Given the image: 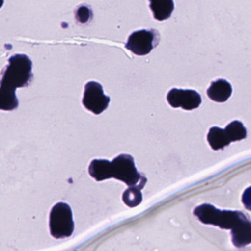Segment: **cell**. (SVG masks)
<instances>
[{
	"instance_id": "1",
	"label": "cell",
	"mask_w": 251,
	"mask_h": 251,
	"mask_svg": "<svg viewBox=\"0 0 251 251\" xmlns=\"http://www.w3.org/2000/svg\"><path fill=\"white\" fill-rule=\"evenodd\" d=\"M32 61L25 54L10 57L3 72L0 92L16 94V88L27 86L32 78Z\"/></svg>"
},
{
	"instance_id": "6",
	"label": "cell",
	"mask_w": 251,
	"mask_h": 251,
	"mask_svg": "<svg viewBox=\"0 0 251 251\" xmlns=\"http://www.w3.org/2000/svg\"><path fill=\"white\" fill-rule=\"evenodd\" d=\"M167 101L174 108L181 107L186 110L197 108L202 102L201 97L193 90L174 88L167 94Z\"/></svg>"
},
{
	"instance_id": "8",
	"label": "cell",
	"mask_w": 251,
	"mask_h": 251,
	"mask_svg": "<svg viewBox=\"0 0 251 251\" xmlns=\"http://www.w3.org/2000/svg\"><path fill=\"white\" fill-rule=\"evenodd\" d=\"M90 175L97 181H104L113 178L112 162L106 159H94L88 168Z\"/></svg>"
},
{
	"instance_id": "13",
	"label": "cell",
	"mask_w": 251,
	"mask_h": 251,
	"mask_svg": "<svg viewBox=\"0 0 251 251\" xmlns=\"http://www.w3.org/2000/svg\"><path fill=\"white\" fill-rule=\"evenodd\" d=\"M243 202L246 207L251 210V187L248 188L243 193Z\"/></svg>"
},
{
	"instance_id": "12",
	"label": "cell",
	"mask_w": 251,
	"mask_h": 251,
	"mask_svg": "<svg viewBox=\"0 0 251 251\" xmlns=\"http://www.w3.org/2000/svg\"><path fill=\"white\" fill-rule=\"evenodd\" d=\"M124 203L130 207H135L142 201L141 190L137 187H129L124 192L122 196Z\"/></svg>"
},
{
	"instance_id": "3",
	"label": "cell",
	"mask_w": 251,
	"mask_h": 251,
	"mask_svg": "<svg viewBox=\"0 0 251 251\" xmlns=\"http://www.w3.org/2000/svg\"><path fill=\"white\" fill-rule=\"evenodd\" d=\"M72 209L65 203H58L52 209L50 215V228L52 236L56 239L69 237L73 234Z\"/></svg>"
},
{
	"instance_id": "11",
	"label": "cell",
	"mask_w": 251,
	"mask_h": 251,
	"mask_svg": "<svg viewBox=\"0 0 251 251\" xmlns=\"http://www.w3.org/2000/svg\"><path fill=\"white\" fill-rule=\"evenodd\" d=\"M227 135L231 141H238L243 140L247 136V131L244 126L238 121H234L227 126L225 129Z\"/></svg>"
},
{
	"instance_id": "7",
	"label": "cell",
	"mask_w": 251,
	"mask_h": 251,
	"mask_svg": "<svg viewBox=\"0 0 251 251\" xmlns=\"http://www.w3.org/2000/svg\"><path fill=\"white\" fill-rule=\"evenodd\" d=\"M232 88L229 82L224 79H219L212 82L208 89L207 94L209 98L217 102H225L231 97Z\"/></svg>"
},
{
	"instance_id": "4",
	"label": "cell",
	"mask_w": 251,
	"mask_h": 251,
	"mask_svg": "<svg viewBox=\"0 0 251 251\" xmlns=\"http://www.w3.org/2000/svg\"><path fill=\"white\" fill-rule=\"evenodd\" d=\"M160 39L159 32L155 29L133 32L125 44V47L137 55L148 54L158 45Z\"/></svg>"
},
{
	"instance_id": "10",
	"label": "cell",
	"mask_w": 251,
	"mask_h": 251,
	"mask_svg": "<svg viewBox=\"0 0 251 251\" xmlns=\"http://www.w3.org/2000/svg\"><path fill=\"white\" fill-rule=\"evenodd\" d=\"M208 141L214 150L223 149L225 146H228L231 142L225 130L219 127H213L209 130Z\"/></svg>"
},
{
	"instance_id": "2",
	"label": "cell",
	"mask_w": 251,
	"mask_h": 251,
	"mask_svg": "<svg viewBox=\"0 0 251 251\" xmlns=\"http://www.w3.org/2000/svg\"><path fill=\"white\" fill-rule=\"evenodd\" d=\"M113 178L125 182L129 187H137L140 190L147 182V178L137 171L134 158L131 155L121 154L112 162Z\"/></svg>"
},
{
	"instance_id": "5",
	"label": "cell",
	"mask_w": 251,
	"mask_h": 251,
	"mask_svg": "<svg viewBox=\"0 0 251 251\" xmlns=\"http://www.w3.org/2000/svg\"><path fill=\"white\" fill-rule=\"evenodd\" d=\"M109 102L110 98L105 95L100 83L89 82L85 85L83 104L87 110L99 115L107 109Z\"/></svg>"
},
{
	"instance_id": "9",
	"label": "cell",
	"mask_w": 251,
	"mask_h": 251,
	"mask_svg": "<svg viewBox=\"0 0 251 251\" xmlns=\"http://www.w3.org/2000/svg\"><path fill=\"white\" fill-rule=\"evenodd\" d=\"M150 7L155 19L164 21L169 19L173 12V0H150Z\"/></svg>"
}]
</instances>
